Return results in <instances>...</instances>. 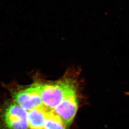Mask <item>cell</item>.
<instances>
[{
	"label": "cell",
	"mask_w": 129,
	"mask_h": 129,
	"mask_svg": "<svg viewBox=\"0 0 129 129\" xmlns=\"http://www.w3.org/2000/svg\"><path fill=\"white\" fill-rule=\"evenodd\" d=\"M76 93L74 84L68 80L40 84L42 104L50 110H53L67 97Z\"/></svg>",
	"instance_id": "1"
},
{
	"label": "cell",
	"mask_w": 129,
	"mask_h": 129,
	"mask_svg": "<svg viewBox=\"0 0 129 129\" xmlns=\"http://www.w3.org/2000/svg\"><path fill=\"white\" fill-rule=\"evenodd\" d=\"M0 117L2 129H29L28 111L13 100L4 105Z\"/></svg>",
	"instance_id": "2"
},
{
	"label": "cell",
	"mask_w": 129,
	"mask_h": 129,
	"mask_svg": "<svg viewBox=\"0 0 129 129\" xmlns=\"http://www.w3.org/2000/svg\"><path fill=\"white\" fill-rule=\"evenodd\" d=\"M40 84L34 83L27 88L12 92L13 101L28 112L43 105Z\"/></svg>",
	"instance_id": "3"
},
{
	"label": "cell",
	"mask_w": 129,
	"mask_h": 129,
	"mask_svg": "<svg viewBox=\"0 0 129 129\" xmlns=\"http://www.w3.org/2000/svg\"><path fill=\"white\" fill-rule=\"evenodd\" d=\"M78 109V101L76 93L66 97L53 111L63 121L67 127L72 123Z\"/></svg>",
	"instance_id": "4"
},
{
	"label": "cell",
	"mask_w": 129,
	"mask_h": 129,
	"mask_svg": "<svg viewBox=\"0 0 129 129\" xmlns=\"http://www.w3.org/2000/svg\"><path fill=\"white\" fill-rule=\"evenodd\" d=\"M50 110L43 105L28 112L29 129H43L46 115Z\"/></svg>",
	"instance_id": "5"
},
{
	"label": "cell",
	"mask_w": 129,
	"mask_h": 129,
	"mask_svg": "<svg viewBox=\"0 0 129 129\" xmlns=\"http://www.w3.org/2000/svg\"><path fill=\"white\" fill-rule=\"evenodd\" d=\"M67 126L53 110H50L46 115L43 129H66Z\"/></svg>",
	"instance_id": "6"
},
{
	"label": "cell",
	"mask_w": 129,
	"mask_h": 129,
	"mask_svg": "<svg viewBox=\"0 0 129 129\" xmlns=\"http://www.w3.org/2000/svg\"><path fill=\"white\" fill-rule=\"evenodd\" d=\"M126 94L127 95H128V96H129V91H128V92H127L126 93Z\"/></svg>",
	"instance_id": "7"
}]
</instances>
